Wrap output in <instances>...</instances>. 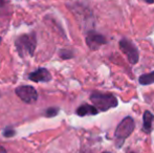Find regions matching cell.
I'll return each instance as SVG.
<instances>
[{"label": "cell", "instance_id": "ac0fdd59", "mask_svg": "<svg viewBox=\"0 0 154 153\" xmlns=\"http://www.w3.org/2000/svg\"><path fill=\"white\" fill-rule=\"evenodd\" d=\"M0 42H1V38H0Z\"/></svg>", "mask_w": 154, "mask_h": 153}, {"label": "cell", "instance_id": "9c48e42d", "mask_svg": "<svg viewBox=\"0 0 154 153\" xmlns=\"http://www.w3.org/2000/svg\"><path fill=\"white\" fill-rule=\"evenodd\" d=\"M154 120V115L149 110H146L143 115V127L142 130L145 133L149 134L152 131V123Z\"/></svg>", "mask_w": 154, "mask_h": 153}, {"label": "cell", "instance_id": "6da1fadb", "mask_svg": "<svg viewBox=\"0 0 154 153\" xmlns=\"http://www.w3.org/2000/svg\"><path fill=\"white\" fill-rule=\"evenodd\" d=\"M134 128H135V123L131 116H126L121 121V123L116 127V132H114V143H116V147L118 149L122 148L126 139L131 135Z\"/></svg>", "mask_w": 154, "mask_h": 153}, {"label": "cell", "instance_id": "2e32d148", "mask_svg": "<svg viewBox=\"0 0 154 153\" xmlns=\"http://www.w3.org/2000/svg\"><path fill=\"white\" fill-rule=\"evenodd\" d=\"M2 3H3V2H2V0H0V5H1Z\"/></svg>", "mask_w": 154, "mask_h": 153}, {"label": "cell", "instance_id": "3957f363", "mask_svg": "<svg viewBox=\"0 0 154 153\" xmlns=\"http://www.w3.org/2000/svg\"><path fill=\"white\" fill-rule=\"evenodd\" d=\"M15 46L17 48V51L21 57L25 56H32L35 53V49L37 46V38L36 34H25L21 35L15 41Z\"/></svg>", "mask_w": 154, "mask_h": 153}, {"label": "cell", "instance_id": "52a82bcc", "mask_svg": "<svg viewBox=\"0 0 154 153\" xmlns=\"http://www.w3.org/2000/svg\"><path fill=\"white\" fill-rule=\"evenodd\" d=\"M29 78L32 82H37V83L38 82H49L51 80V75L46 68H39L36 72L29 74Z\"/></svg>", "mask_w": 154, "mask_h": 153}, {"label": "cell", "instance_id": "ba28073f", "mask_svg": "<svg viewBox=\"0 0 154 153\" xmlns=\"http://www.w3.org/2000/svg\"><path fill=\"white\" fill-rule=\"evenodd\" d=\"M79 116H86V115H95L99 113V109L94 106V105L90 104H83L80 107H78L77 111H75Z\"/></svg>", "mask_w": 154, "mask_h": 153}, {"label": "cell", "instance_id": "30bf717a", "mask_svg": "<svg viewBox=\"0 0 154 153\" xmlns=\"http://www.w3.org/2000/svg\"><path fill=\"white\" fill-rule=\"evenodd\" d=\"M138 82L140 85H150L154 84V72L149 74H144L138 78Z\"/></svg>", "mask_w": 154, "mask_h": 153}, {"label": "cell", "instance_id": "8fae6325", "mask_svg": "<svg viewBox=\"0 0 154 153\" xmlns=\"http://www.w3.org/2000/svg\"><path fill=\"white\" fill-rule=\"evenodd\" d=\"M59 55H60V57L64 60H68V59L73 58V53L71 50H68V49H61Z\"/></svg>", "mask_w": 154, "mask_h": 153}, {"label": "cell", "instance_id": "5bb4252c", "mask_svg": "<svg viewBox=\"0 0 154 153\" xmlns=\"http://www.w3.org/2000/svg\"><path fill=\"white\" fill-rule=\"evenodd\" d=\"M0 153H6V149L2 146H0Z\"/></svg>", "mask_w": 154, "mask_h": 153}, {"label": "cell", "instance_id": "8992f818", "mask_svg": "<svg viewBox=\"0 0 154 153\" xmlns=\"http://www.w3.org/2000/svg\"><path fill=\"white\" fill-rule=\"evenodd\" d=\"M86 44L91 50H97L101 46L107 44V39L105 36L97 33L94 31H89L85 38Z\"/></svg>", "mask_w": 154, "mask_h": 153}, {"label": "cell", "instance_id": "e0dca14e", "mask_svg": "<svg viewBox=\"0 0 154 153\" xmlns=\"http://www.w3.org/2000/svg\"><path fill=\"white\" fill-rule=\"evenodd\" d=\"M102 153H111V152H107V151H105V152H102Z\"/></svg>", "mask_w": 154, "mask_h": 153}, {"label": "cell", "instance_id": "7a4b0ae2", "mask_svg": "<svg viewBox=\"0 0 154 153\" xmlns=\"http://www.w3.org/2000/svg\"><path fill=\"white\" fill-rule=\"evenodd\" d=\"M90 101L100 111L109 110L111 108H116L119 105V101L116 96L112 93H104V92H92L90 96Z\"/></svg>", "mask_w": 154, "mask_h": 153}, {"label": "cell", "instance_id": "4fadbf2b", "mask_svg": "<svg viewBox=\"0 0 154 153\" xmlns=\"http://www.w3.org/2000/svg\"><path fill=\"white\" fill-rule=\"evenodd\" d=\"M15 134H16V131L12 128H6L5 130L3 131V135L5 137H12V136H14Z\"/></svg>", "mask_w": 154, "mask_h": 153}, {"label": "cell", "instance_id": "5b68a950", "mask_svg": "<svg viewBox=\"0 0 154 153\" xmlns=\"http://www.w3.org/2000/svg\"><path fill=\"white\" fill-rule=\"evenodd\" d=\"M15 92L23 102L27 103V104H32L38 100V92L32 86H19V87L16 88Z\"/></svg>", "mask_w": 154, "mask_h": 153}, {"label": "cell", "instance_id": "9a60e30c", "mask_svg": "<svg viewBox=\"0 0 154 153\" xmlns=\"http://www.w3.org/2000/svg\"><path fill=\"white\" fill-rule=\"evenodd\" d=\"M145 2H147V3L151 4V3H154V0H144Z\"/></svg>", "mask_w": 154, "mask_h": 153}, {"label": "cell", "instance_id": "277c9868", "mask_svg": "<svg viewBox=\"0 0 154 153\" xmlns=\"http://www.w3.org/2000/svg\"><path fill=\"white\" fill-rule=\"evenodd\" d=\"M119 47L123 51V54L126 56L128 62L132 65L136 64L140 60V54H138V49L133 43L128 39H122L119 42Z\"/></svg>", "mask_w": 154, "mask_h": 153}, {"label": "cell", "instance_id": "7c38bea8", "mask_svg": "<svg viewBox=\"0 0 154 153\" xmlns=\"http://www.w3.org/2000/svg\"><path fill=\"white\" fill-rule=\"evenodd\" d=\"M60 109L58 107H51V108L46 109V112H45V115L47 118H53V116H56L59 113Z\"/></svg>", "mask_w": 154, "mask_h": 153}, {"label": "cell", "instance_id": "d6986e66", "mask_svg": "<svg viewBox=\"0 0 154 153\" xmlns=\"http://www.w3.org/2000/svg\"><path fill=\"white\" fill-rule=\"evenodd\" d=\"M129 153H134V152H129Z\"/></svg>", "mask_w": 154, "mask_h": 153}]
</instances>
